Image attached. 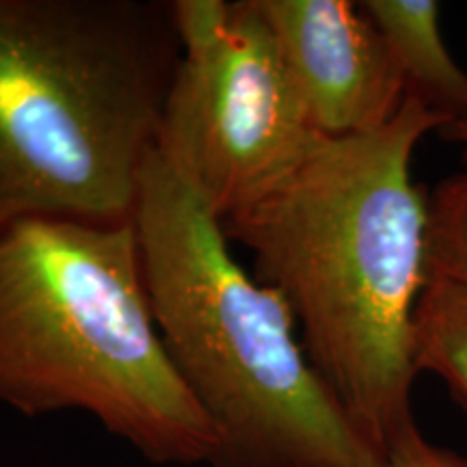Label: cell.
Listing matches in <instances>:
<instances>
[{
  "label": "cell",
  "instance_id": "9c48e42d",
  "mask_svg": "<svg viewBox=\"0 0 467 467\" xmlns=\"http://www.w3.org/2000/svg\"><path fill=\"white\" fill-rule=\"evenodd\" d=\"M426 279L467 288V165L426 191Z\"/></svg>",
  "mask_w": 467,
  "mask_h": 467
},
{
  "label": "cell",
  "instance_id": "6da1fadb",
  "mask_svg": "<svg viewBox=\"0 0 467 467\" xmlns=\"http://www.w3.org/2000/svg\"><path fill=\"white\" fill-rule=\"evenodd\" d=\"M443 126L407 98L381 130L320 139L275 186L221 219L227 241L254 254L255 279L288 303L309 361L381 459L416 424L426 191L411 161Z\"/></svg>",
  "mask_w": 467,
  "mask_h": 467
},
{
  "label": "cell",
  "instance_id": "52a82bcc",
  "mask_svg": "<svg viewBox=\"0 0 467 467\" xmlns=\"http://www.w3.org/2000/svg\"><path fill=\"white\" fill-rule=\"evenodd\" d=\"M405 80L407 98L448 124H467V74L454 61L440 31L435 0H361Z\"/></svg>",
  "mask_w": 467,
  "mask_h": 467
},
{
  "label": "cell",
  "instance_id": "8fae6325",
  "mask_svg": "<svg viewBox=\"0 0 467 467\" xmlns=\"http://www.w3.org/2000/svg\"><path fill=\"white\" fill-rule=\"evenodd\" d=\"M437 134H440L443 141L459 145L461 151H463V159L467 162V124H448L443 126Z\"/></svg>",
  "mask_w": 467,
  "mask_h": 467
},
{
  "label": "cell",
  "instance_id": "30bf717a",
  "mask_svg": "<svg viewBox=\"0 0 467 467\" xmlns=\"http://www.w3.org/2000/svg\"><path fill=\"white\" fill-rule=\"evenodd\" d=\"M379 467H467V457L426 440L418 424H413L389 448Z\"/></svg>",
  "mask_w": 467,
  "mask_h": 467
},
{
  "label": "cell",
  "instance_id": "7a4b0ae2",
  "mask_svg": "<svg viewBox=\"0 0 467 467\" xmlns=\"http://www.w3.org/2000/svg\"><path fill=\"white\" fill-rule=\"evenodd\" d=\"M178 58L171 3L0 0V230L132 221Z\"/></svg>",
  "mask_w": 467,
  "mask_h": 467
},
{
  "label": "cell",
  "instance_id": "5b68a950",
  "mask_svg": "<svg viewBox=\"0 0 467 467\" xmlns=\"http://www.w3.org/2000/svg\"><path fill=\"white\" fill-rule=\"evenodd\" d=\"M180 42L156 151L219 221L314 150L275 35L255 0H173Z\"/></svg>",
  "mask_w": 467,
  "mask_h": 467
},
{
  "label": "cell",
  "instance_id": "3957f363",
  "mask_svg": "<svg viewBox=\"0 0 467 467\" xmlns=\"http://www.w3.org/2000/svg\"><path fill=\"white\" fill-rule=\"evenodd\" d=\"M171 364L217 435L210 467H379L309 361L288 303L234 260L221 221L159 151L134 210Z\"/></svg>",
  "mask_w": 467,
  "mask_h": 467
},
{
  "label": "cell",
  "instance_id": "ba28073f",
  "mask_svg": "<svg viewBox=\"0 0 467 467\" xmlns=\"http://www.w3.org/2000/svg\"><path fill=\"white\" fill-rule=\"evenodd\" d=\"M413 364L441 379L467 413V288L426 279L413 314Z\"/></svg>",
  "mask_w": 467,
  "mask_h": 467
},
{
  "label": "cell",
  "instance_id": "8992f818",
  "mask_svg": "<svg viewBox=\"0 0 467 467\" xmlns=\"http://www.w3.org/2000/svg\"><path fill=\"white\" fill-rule=\"evenodd\" d=\"M320 137L381 130L407 100L388 39L350 0H255Z\"/></svg>",
  "mask_w": 467,
  "mask_h": 467
},
{
  "label": "cell",
  "instance_id": "277c9868",
  "mask_svg": "<svg viewBox=\"0 0 467 467\" xmlns=\"http://www.w3.org/2000/svg\"><path fill=\"white\" fill-rule=\"evenodd\" d=\"M0 402L89 413L150 463H210L217 435L162 344L134 221L0 230Z\"/></svg>",
  "mask_w": 467,
  "mask_h": 467
}]
</instances>
